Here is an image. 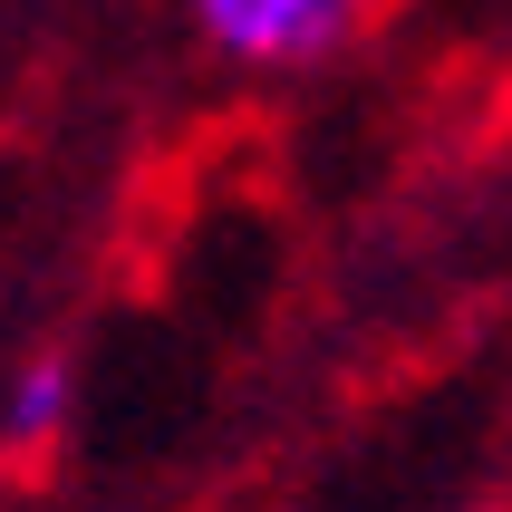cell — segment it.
<instances>
[{
    "instance_id": "cell-1",
    "label": "cell",
    "mask_w": 512,
    "mask_h": 512,
    "mask_svg": "<svg viewBox=\"0 0 512 512\" xmlns=\"http://www.w3.org/2000/svg\"><path fill=\"white\" fill-rule=\"evenodd\" d=\"M358 0H194V20L213 49L252 58V68H300V58L339 49Z\"/></svg>"
},
{
    "instance_id": "cell-2",
    "label": "cell",
    "mask_w": 512,
    "mask_h": 512,
    "mask_svg": "<svg viewBox=\"0 0 512 512\" xmlns=\"http://www.w3.org/2000/svg\"><path fill=\"white\" fill-rule=\"evenodd\" d=\"M68 406H78V368L58 358V348H39L20 377H10V406H0V435L20 445V455H39L58 426H68Z\"/></svg>"
}]
</instances>
